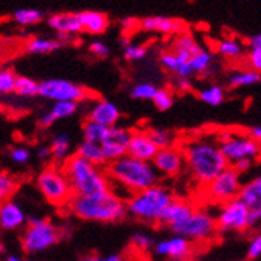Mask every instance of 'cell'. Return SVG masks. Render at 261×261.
<instances>
[{
  "instance_id": "obj_45",
  "label": "cell",
  "mask_w": 261,
  "mask_h": 261,
  "mask_svg": "<svg viewBox=\"0 0 261 261\" xmlns=\"http://www.w3.org/2000/svg\"><path fill=\"white\" fill-rule=\"evenodd\" d=\"M89 52L97 58H107L110 55V47L103 41L96 39L89 44Z\"/></svg>"
},
{
  "instance_id": "obj_28",
  "label": "cell",
  "mask_w": 261,
  "mask_h": 261,
  "mask_svg": "<svg viewBox=\"0 0 261 261\" xmlns=\"http://www.w3.org/2000/svg\"><path fill=\"white\" fill-rule=\"evenodd\" d=\"M77 156L83 158L85 161L97 166V168H103V166L108 164L105 155H103V150L100 147V144L97 142H89V141H82L79 147H77V152H75Z\"/></svg>"
},
{
  "instance_id": "obj_16",
  "label": "cell",
  "mask_w": 261,
  "mask_h": 261,
  "mask_svg": "<svg viewBox=\"0 0 261 261\" xmlns=\"http://www.w3.org/2000/svg\"><path fill=\"white\" fill-rule=\"evenodd\" d=\"M138 27L149 33H161V35H180L186 32V23L181 19H174L169 16H147L138 20Z\"/></svg>"
},
{
  "instance_id": "obj_34",
  "label": "cell",
  "mask_w": 261,
  "mask_h": 261,
  "mask_svg": "<svg viewBox=\"0 0 261 261\" xmlns=\"http://www.w3.org/2000/svg\"><path fill=\"white\" fill-rule=\"evenodd\" d=\"M216 50L218 54H221L224 58H238L243 55L244 50V45L241 41L238 39H233V38H225L222 41H219L216 44Z\"/></svg>"
},
{
  "instance_id": "obj_39",
  "label": "cell",
  "mask_w": 261,
  "mask_h": 261,
  "mask_svg": "<svg viewBox=\"0 0 261 261\" xmlns=\"http://www.w3.org/2000/svg\"><path fill=\"white\" fill-rule=\"evenodd\" d=\"M213 63V55L208 50H202L200 54L194 55L193 58H189V66H191L193 74H202L211 67Z\"/></svg>"
},
{
  "instance_id": "obj_6",
  "label": "cell",
  "mask_w": 261,
  "mask_h": 261,
  "mask_svg": "<svg viewBox=\"0 0 261 261\" xmlns=\"http://www.w3.org/2000/svg\"><path fill=\"white\" fill-rule=\"evenodd\" d=\"M20 234V244L25 253H39L52 249L61 238L58 227L44 218H30Z\"/></svg>"
},
{
  "instance_id": "obj_32",
  "label": "cell",
  "mask_w": 261,
  "mask_h": 261,
  "mask_svg": "<svg viewBox=\"0 0 261 261\" xmlns=\"http://www.w3.org/2000/svg\"><path fill=\"white\" fill-rule=\"evenodd\" d=\"M261 82V74L253 72L250 69H244V70H238L228 77V85L231 88H247V86H253L258 85Z\"/></svg>"
},
{
  "instance_id": "obj_27",
  "label": "cell",
  "mask_w": 261,
  "mask_h": 261,
  "mask_svg": "<svg viewBox=\"0 0 261 261\" xmlns=\"http://www.w3.org/2000/svg\"><path fill=\"white\" fill-rule=\"evenodd\" d=\"M63 41L58 38H44V36H35L30 38L25 44V50L32 55H44L57 52L63 47Z\"/></svg>"
},
{
  "instance_id": "obj_52",
  "label": "cell",
  "mask_w": 261,
  "mask_h": 261,
  "mask_svg": "<svg viewBox=\"0 0 261 261\" xmlns=\"http://www.w3.org/2000/svg\"><path fill=\"white\" fill-rule=\"evenodd\" d=\"M249 135L258 142V146H259V152H261V127H253L249 130Z\"/></svg>"
},
{
  "instance_id": "obj_29",
  "label": "cell",
  "mask_w": 261,
  "mask_h": 261,
  "mask_svg": "<svg viewBox=\"0 0 261 261\" xmlns=\"http://www.w3.org/2000/svg\"><path fill=\"white\" fill-rule=\"evenodd\" d=\"M70 147H72V144H70V138L64 133H60L57 135L52 142H50V156L57 161V163H64L67 158H69V153H70Z\"/></svg>"
},
{
  "instance_id": "obj_25",
  "label": "cell",
  "mask_w": 261,
  "mask_h": 261,
  "mask_svg": "<svg viewBox=\"0 0 261 261\" xmlns=\"http://www.w3.org/2000/svg\"><path fill=\"white\" fill-rule=\"evenodd\" d=\"M171 47H172L171 52H174V54H177L186 60L193 58L194 55H197L203 50V47L200 44H197V41L189 32H183L180 35L174 36Z\"/></svg>"
},
{
  "instance_id": "obj_53",
  "label": "cell",
  "mask_w": 261,
  "mask_h": 261,
  "mask_svg": "<svg viewBox=\"0 0 261 261\" xmlns=\"http://www.w3.org/2000/svg\"><path fill=\"white\" fill-rule=\"evenodd\" d=\"M121 25H122L125 30H128L130 27H138V20H136V19H132V17H127V19H122V20H121Z\"/></svg>"
},
{
  "instance_id": "obj_11",
  "label": "cell",
  "mask_w": 261,
  "mask_h": 261,
  "mask_svg": "<svg viewBox=\"0 0 261 261\" xmlns=\"http://www.w3.org/2000/svg\"><path fill=\"white\" fill-rule=\"evenodd\" d=\"M241 186V175L231 166H228L225 171H222L205 186V194L213 203L224 205L230 200L238 199Z\"/></svg>"
},
{
  "instance_id": "obj_56",
  "label": "cell",
  "mask_w": 261,
  "mask_h": 261,
  "mask_svg": "<svg viewBox=\"0 0 261 261\" xmlns=\"http://www.w3.org/2000/svg\"><path fill=\"white\" fill-rule=\"evenodd\" d=\"M5 261H32V259H25V258H20L17 255H8Z\"/></svg>"
},
{
  "instance_id": "obj_8",
  "label": "cell",
  "mask_w": 261,
  "mask_h": 261,
  "mask_svg": "<svg viewBox=\"0 0 261 261\" xmlns=\"http://www.w3.org/2000/svg\"><path fill=\"white\" fill-rule=\"evenodd\" d=\"M36 186L45 200L55 206L69 205L70 199L74 197L70 185L58 166L44 168L36 177Z\"/></svg>"
},
{
  "instance_id": "obj_49",
  "label": "cell",
  "mask_w": 261,
  "mask_h": 261,
  "mask_svg": "<svg viewBox=\"0 0 261 261\" xmlns=\"http://www.w3.org/2000/svg\"><path fill=\"white\" fill-rule=\"evenodd\" d=\"M252 164H253L252 160H241V161H238V163H234V164L231 166V168L241 175V174H246V172H249V171L252 169Z\"/></svg>"
},
{
  "instance_id": "obj_7",
  "label": "cell",
  "mask_w": 261,
  "mask_h": 261,
  "mask_svg": "<svg viewBox=\"0 0 261 261\" xmlns=\"http://www.w3.org/2000/svg\"><path fill=\"white\" fill-rule=\"evenodd\" d=\"M219 149L227 160L228 166H233L241 160H256L261 158L258 142L249 135L241 132H231V130H222L219 135L215 136Z\"/></svg>"
},
{
  "instance_id": "obj_24",
  "label": "cell",
  "mask_w": 261,
  "mask_h": 261,
  "mask_svg": "<svg viewBox=\"0 0 261 261\" xmlns=\"http://www.w3.org/2000/svg\"><path fill=\"white\" fill-rule=\"evenodd\" d=\"M79 110V103H72V102H55L49 111H45L41 117L38 124L41 127H52L58 119H66V117L75 114Z\"/></svg>"
},
{
  "instance_id": "obj_35",
  "label": "cell",
  "mask_w": 261,
  "mask_h": 261,
  "mask_svg": "<svg viewBox=\"0 0 261 261\" xmlns=\"http://www.w3.org/2000/svg\"><path fill=\"white\" fill-rule=\"evenodd\" d=\"M199 99L211 107H218L225 100V89L219 85H211L199 91Z\"/></svg>"
},
{
  "instance_id": "obj_21",
  "label": "cell",
  "mask_w": 261,
  "mask_h": 261,
  "mask_svg": "<svg viewBox=\"0 0 261 261\" xmlns=\"http://www.w3.org/2000/svg\"><path fill=\"white\" fill-rule=\"evenodd\" d=\"M82 32H86L89 35H102L107 32L110 25V19L105 13L96 11V10H85L77 13Z\"/></svg>"
},
{
  "instance_id": "obj_14",
  "label": "cell",
  "mask_w": 261,
  "mask_h": 261,
  "mask_svg": "<svg viewBox=\"0 0 261 261\" xmlns=\"http://www.w3.org/2000/svg\"><path fill=\"white\" fill-rule=\"evenodd\" d=\"M153 168L160 175L164 177H175L178 175L185 168V156L181 149L178 147H168L156 152V155L152 160Z\"/></svg>"
},
{
  "instance_id": "obj_2",
  "label": "cell",
  "mask_w": 261,
  "mask_h": 261,
  "mask_svg": "<svg viewBox=\"0 0 261 261\" xmlns=\"http://www.w3.org/2000/svg\"><path fill=\"white\" fill-rule=\"evenodd\" d=\"M72 215L83 221L114 224L127 216L124 199L117 197L111 189L92 196H74L69 202Z\"/></svg>"
},
{
  "instance_id": "obj_41",
  "label": "cell",
  "mask_w": 261,
  "mask_h": 261,
  "mask_svg": "<svg viewBox=\"0 0 261 261\" xmlns=\"http://www.w3.org/2000/svg\"><path fill=\"white\" fill-rule=\"evenodd\" d=\"M16 74L11 69H0V96L14 92V83H16Z\"/></svg>"
},
{
  "instance_id": "obj_30",
  "label": "cell",
  "mask_w": 261,
  "mask_h": 261,
  "mask_svg": "<svg viewBox=\"0 0 261 261\" xmlns=\"http://www.w3.org/2000/svg\"><path fill=\"white\" fill-rule=\"evenodd\" d=\"M13 20L20 27H32L42 22L44 13L38 8H17L13 13Z\"/></svg>"
},
{
  "instance_id": "obj_44",
  "label": "cell",
  "mask_w": 261,
  "mask_h": 261,
  "mask_svg": "<svg viewBox=\"0 0 261 261\" xmlns=\"http://www.w3.org/2000/svg\"><path fill=\"white\" fill-rule=\"evenodd\" d=\"M32 158V152L27 147H13L10 150V160L16 164H27Z\"/></svg>"
},
{
  "instance_id": "obj_47",
  "label": "cell",
  "mask_w": 261,
  "mask_h": 261,
  "mask_svg": "<svg viewBox=\"0 0 261 261\" xmlns=\"http://www.w3.org/2000/svg\"><path fill=\"white\" fill-rule=\"evenodd\" d=\"M247 64L250 66V70L261 74V52L259 50H249Z\"/></svg>"
},
{
  "instance_id": "obj_9",
  "label": "cell",
  "mask_w": 261,
  "mask_h": 261,
  "mask_svg": "<svg viewBox=\"0 0 261 261\" xmlns=\"http://www.w3.org/2000/svg\"><path fill=\"white\" fill-rule=\"evenodd\" d=\"M175 236L188 240L189 243H203L216 236V221L210 213L203 210H194L183 222L169 227Z\"/></svg>"
},
{
  "instance_id": "obj_20",
  "label": "cell",
  "mask_w": 261,
  "mask_h": 261,
  "mask_svg": "<svg viewBox=\"0 0 261 261\" xmlns=\"http://www.w3.org/2000/svg\"><path fill=\"white\" fill-rule=\"evenodd\" d=\"M27 222L25 213H23L22 206L14 200H7L0 203V228L13 231L19 230Z\"/></svg>"
},
{
  "instance_id": "obj_38",
  "label": "cell",
  "mask_w": 261,
  "mask_h": 261,
  "mask_svg": "<svg viewBox=\"0 0 261 261\" xmlns=\"http://www.w3.org/2000/svg\"><path fill=\"white\" fill-rule=\"evenodd\" d=\"M158 88L150 83V82H141L136 83L132 89H130V96L136 100H152L155 97Z\"/></svg>"
},
{
  "instance_id": "obj_40",
  "label": "cell",
  "mask_w": 261,
  "mask_h": 261,
  "mask_svg": "<svg viewBox=\"0 0 261 261\" xmlns=\"http://www.w3.org/2000/svg\"><path fill=\"white\" fill-rule=\"evenodd\" d=\"M152 102L160 111H168L174 105V92L169 88H161L156 91Z\"/></svg>"
},
{
  "instance_id": "obj_23",
  "label": "cell",
  "mask_w": 261,
  "mask_h": 261,
  "mask_svg": "<svg viewBox=\"0 0 261 261\" xmlns=\"http://www.w3.org/2000/svg\"><path fill=\"white\" fill-rule=\"evenodd\" d=\"M160 63L166 70L175 74L178 79H189L193 75L191 66H189V60H186L171 50H166L160 55Z\"/></svg>"
},
{
  "instance_id": "obj_55",
  "label": "cell",
  "mask_w": 261,
  "mask_h": 261,
  "mask_svg": "<svg viewBox=\"0 0 261 261\" xmlns=\"http://www.w3.org/2000/svg\"><path fill=\"white\" fill-rule=\"evenodd\" d=\"M178 88L183 89V91H188L193 88V83L189 79H178Z\"/></svg>"
},
{
  "instance_id": "obj_17",
  "label": "cell",
  "mask_w": 261,
  "mask_h": 261,
  "mask_svg": "<svg viewBox=\"0 0 261 261\" xmlns=\"http://www.w3.org/2000/svg\"><path fill=\"white\" fill-rule=\"evenodd\" d=\"M88 121L100 124L107 128L116 127L117 122L121 121V110L116 103L105 100V99H99L94 103H91V107L88 108Z\"/></svg>"
},
{
  "instance_id": "obj_31",
  "label": "cell",
  "mask_w": 261,
  "mask_h": 261,
  "mask_svg": "<svg viewBox=\"0 0 261 261\" xmlns=\"http://www.w3.org/2000/svg\"><path fill=\"white\" fill-rule=\"evenodd\" d=\"M14 92L19 97L23 99H33L39 96V82L35 79L25 77V75H17L14 83Z\"/></svg>"
},
{
  "instance_id": "obj_4",
  "label": "cell",
  "mask_w": 261,
  "mask_h": 261,
  "mask_svg": "<svg viewBox=\"0 0 261 261\" xmlns=\"http://www.w3.org/2000/svg\"><path fill=\"white\" fill-rule=\"evenodd\" d=\"M61 171L66 175L74 196H92L111 189V181L107 175V171L85 161L77 155L69 156L61 164Z\"/></svg>"
},
{
  "instance_id": "obj_1",
  "label": "cell",
  "mask_w": 261,
  "mask_h": 261,
  "mask_svg": "<svg viewBox=\"0 0 261 261\" xmlns=\"http://www.w3.org/2000/svg\"><path fill=\"white\" fill-rule=\"evenodd\" d=\"M181 152L188 171L197 183L203 186L228 168V163L219 149L216 138H199L196 141H189L181 147Z\"/></svg>"
},
{
  "instance_id": "obj_57",
  "label": "cell",
  "mask_w": 261,
  "mask_h": 261,
  "mask_svg": "<svg viewBox=\"0 0 261 261\" xmlns=\"http://www.w3.org/2000/svg\"><path fill=\"white\" fill-rule=\"evenodd\" d=\"M5 250V247H4V244H0V253H2Z\"/></svg>"
},
{
  "instance_id": "obj_10",
  "label": "cell",
  "mask_w": 261,
  "mask_h": 261,
  "mask_svg": "<svg viewBox=\"0 0 261 261\" xmlns=\"http://www.w3.org/2000/svg\"><path fill=\"white\" fill-rule=\"evenodd\" d=\"M39 96L45 100L80 103L91 97V91L79 83L64 79H49L39 82Z\"/></svg>"
},
{
  "instance_id": "obj_42",
  "label": "cell",
  "mask_w": 261,
  "mask_h": 261,
  "mask_svg": "<svg viewBox=\"0 0 261 261\" xmlns=\"http://www.w3.org/2000/svg\"><path fill=\"white\" fill-rule=\"evenodd\" d=\"M147 55V45L139 42H130L124 47V58L127 61H139L144 60Z\"/></svg>"
},
{
  "instance_id": "obj_12",
  "label": "cell",
  "mask_w": 261,
  "mask_h": 261,
  "mask_svg": "<svg viewBox=\"0 0 261 261\" xmlns=\"http://www.w3.org/2000/svg\"><path fill=\"white\" fill-rule=\"evenodd\" d=\"M247 216H249V210L238 199L221 205L218 218L215 219L218 231H244V230H247L249 228Z\"/></svg>"
},
{
  "instance_id": "obj_18",
  "label": "cell",
  "mask_w": 261,
  "mask_h": 261,
  "mask_svg": "<svg viewBox=\"0 0 261 261\" xmlns=\"http://www.w3.org/2000/svg\"><path fill=\"white\" fill-rule=\"evenodd\" d=\"M158 149L155 147V144L150 141V138L147 136L146 130H132V138L128 142V149H127V155L139 160V161H149L152 163L153 156L156 155Z\"/></svg>"
},
{
  "instance_id": "obj_5",
  "label": "cell",
  "mask_w": 261,
  "mask_h": 261,
  "mask_svg": "<svg viewBox=\"0 0 261 261\" xmlns=\"http://www.w3.org/2000/svg\"><path fill=\"white\" fill-rule=\"evenodd\" d=\"M172 200L174 196L168 188L155 185L144 191L132 194L127 199V215L146 224H160L166 206Z\"/></svg>"
},
{
  "instance_id": "obj_51",
  "label": "cell",
  "mask_w": 261,
  "mask_h": 261,
  "mask_svg": "<svg viewBox=\"0 0 261 261\" xmlns=\"http://www.w3.org/2000/svg\"><path fill=\"white\" fill-rule=\"evenodd\" d=\"M250 50H259L261 52V33L259 35H253L252 38H249L247 41Z\"/></svg>"
},
{
  "instance_id": "obj_33",
  "label": "cell",
  "mask_w": 261,
  "mask_h": 261,
  "mask_svg": "<svg viewBox=\"0 0 261 261\" xmlns=\"http://www.w3.org/2000/svg\"><path fill=\"white\" fill-rule=\"evenodd\" d=\"M147 136L150 138V141L155 144V147L158 150L161 149H168V147H174V141H175V136L172 132L166 130V128H158V127H153V128H147Z\"/></svg>"
},
{
  "instance_id": "obj_22",
  "label": "cell",
  "mask_w": 261,
  "mask_h": 261,
  "mask_svg": "<svg viewBox=\"0 0 261 261\" xmlns=\"http://www.w3.org/2000/svg\"><path fill=\"white\" fill-rule=\"evenodd\" d=\"M193 211H194V206L189 202L181 200V199H174L168 206H166L163 216L160 219V224L172 227L175 224L183 222Z\"/></svg>"
},
{
  "instance_id": "obj_48",
  "label": "cell",
  "mask_w": 261,
  "mask_h": 261,
  "mask_svg": "<svg viewBox=\"0 0 261 261\" xmlns=\"http://www.w3.org/2000/svg\"><path fill=\"white\" fill-rule=\"evenodd\" d=\"M80 261H125V258L119 253H111V255H89L82 258Z\"/></svg>"
},
{
  "instance_id": "obj_50",
  "label": "cell",
  "mask_w": 261,
  "mask_h": 261,
  "mask_svg": "<svg viewBox=\"0 0 261 261\" xmlns=\"http://www.w3.org/2000/svg\"><path fill=\"white\" fill-rule=\"evenodd\" d=\"M259 221H261V208L249 211V216H247V224H249V228H250V227H255V225H256Z\"/></svg>"
},
{
  "instance_id": "obj_36",
  "label": "cell",
  "mask_w": 261,
  "mask_h": 261,
  "mask_svg": "<svg viewBox=\"0 0 261 261\" xmlns=\"http://www.w3.org/2000/svg\"><path fill=\"white\" fill-rule=\"evenodd\" d=\"M17 188L19 181L13 174L7 171H0V203L10 200V197L17 191Z\"/></svg>"
},
{
  "instance_id": "obj_19",
  "label": "cell",
  "mask_w": 261,
  "mask_h": 261,
  "mask_svg": "<svg viewBox=\"0 0 261 261\" xmlns=\"http://www.w3.org/2000/svg\"><path fill=\"white\" fill-rule=\"evenodd\" d=\"M153 250L160 256H168L172 259H185L193 253V243L181 238V236H171L168 240H163L153 246Z\"/></svg>"
},
{
  "instance_id": "obj_13",
  "label": "cell",
  "mask_w": 261,
  "mask_h": 261,
  "mask_svg": "<svg viewBox=\"0 0 261 261\" xmlns=\"http://www.w3.org/2000/svg\"><path fill=\"white\" fill-rule=\"evenodd\" d=\"M130 138H132L130 128H125L121 125L108 128L105 138L100 142V147H102L103 155L108 163L116 161V160H119L127 155Z\"/></svg>"
},
{
  "instance_id": "obj_26",
  "label": "cell",
  "mask_w": 261,
  "mask_h": 261,
  "mask_svg": "<svg viewBox=\"0 0 261 261\" xmlns=\"http://www.w3.org/2000/svg\"><path fill=\"white\" fill-rule=\"evenodd\" d=\"M238 200L243 202L249 211L261 208V175L249 180L241 186Z\"/></svg>"
},
{
  "instance_id": "obj_46",
  "label": "cell",
  "mask_w": 261,
  "mask_h": 261,
  "mask_svg": "<svg viewBox=\"0 0 261 261\" xmlns=\"http://www.w3.org/2000/svg\"><path fill=\"white\" fill-rule=\"evenodd\" d=\"M258 256H261V233L256 234L255 238L250 241L249 249H247V258L249 259H256Z\"/></svg>"
},
{
  "instance_id": "obj_54",
  "label": "cell",
  "mask_w": 261,
  "mask_h": 261,
  "mask_svg": "<svg viewBox=\"0 0 261 261\" xmlns=\"http://www.w3.org/2000/svg\"><path fill=\"white\" fill-rule=\"evenodd\" d=\"M36 153H38V156H39V158H42V160L50 158V149H49V147H45V146H42V147H38Z\"/></svg>"
},
{
  "instance_id": "obj_43",
  "label": "cell",
  "mask_w": 261,
  "mask_h": 261,
  "mask_svg": "<svg viewBox=\"0 0 261 261\" xmlns=\"http://www.w3.org/2000/svg\"><path fill=\"white\" fill-rule=\"evenodd\" d=\"M132 246L139 250V252H146L149 249L153 247V240L150 238L149 234L142 233V231H138L132 236Z\"/></svg>"
},
{
  "instance_id": "obj_37",
  "label": "cell",
  "mask_w": 261,
  "mask_h": 261,
  "mask_svg": "<svg viewBox=\"0 0 261 261\" xmlns=\"http://www.w3.org/2000/svg\"><path fill=\"white\" fill-rule=\"evenodd\" d=\"M108 128L100 125V124H96V122H91V121H86L83 124V141H89V142H97L100 144L102 139L105 138Z\"/></svg>"
},
{
  "instance_id": "obj_3",
  "label": "cell",
  "mask_w": 261,
  "mask_h": 261,
  "mask_svg": "<svg viewBox=\"0 0 261 261\" xmlns=\"http://www.w3.org/2000/svg\"><path fill=\"white\" fill-rule=\"evenodd\" d=\"M107 175L110 181L121 185L130 194L144 191L147 188L158 185L160 174L149 161H139L128 155L107 164Z\"/></svg>"
},
{
  "instance_id": "obj_15",
  "label": "cell",
  "mask_w": 261,
  "mask_h": 261,
  "mask_svg": "<svg viewBox=\"0 0 261 261\" xmlns=\"http://www.w3.org/2000/svg\"><path fill=\"white\" fill-rule=\"evenodd\" d=\"M47 25L60 35L58 39H61L63 44L70 42L82 33V25L77 13H54L47 17Z\"/></svg>"
}]
</instances>
